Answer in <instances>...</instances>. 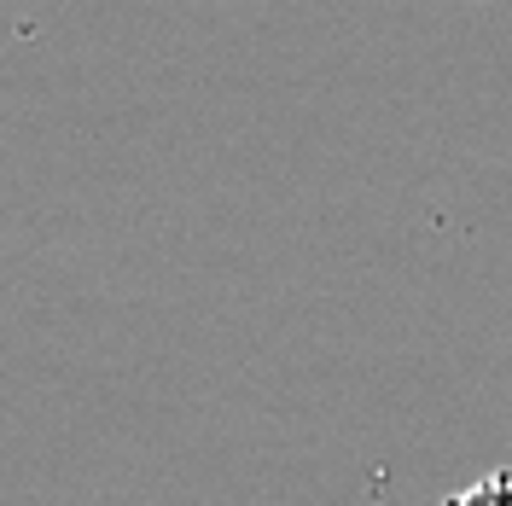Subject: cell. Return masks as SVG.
Here are the masks:
<instances>
[{
  "instance_id": "1",
  "label": "cell",
  "mask_w": 512,
  "mask_h": 506,
  "mask_svg": "<svg viewBox=\"0 0 512 506\" xmlns=\"http://www.w3.org/2000/svg\"><path fill=\"white\" fill-rule=\"evenodd\" d=\"M443 506H512V466H501V472H483L478 483L454 489Z\"/></svg>"
}]
</instances>
